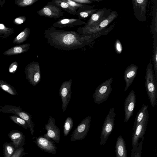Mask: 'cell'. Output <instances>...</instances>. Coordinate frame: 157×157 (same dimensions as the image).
<instances>
[{
    "label": "cell",
    "mask_w": 157,
    "mask_h": 157,
    "mask_svg": "<svg viewBox=\"0 0 157 157\" xmlns=\"http://www.w3.org/2000/svg\"><path fill=\"white\" fill-rule=\"evenodd\" d=\"M45 129L47 132L43 136L56 143H59L60 139V132L59 128L56 124L55 119L50 116Z\"/></svg>",
    "instance_id": "cell-11"
},
{
    "label": "cell",
    "mask_w": 157,
    "mask_h": 157,
    "mask_svg": "<svg viewBox=\"0 0 157 157\" xmlns=\"http://www.w3.org/2000/svg\"><path fill=\"white\" fill-rule=\"evenodd\" d=\"M47 4L56 6L71 15H75L77 14V11L78 9L70 6L62 0H53L48 2Z\"/></svg>",
    "instance_id": "cell-21"
},
{
    "label": "cell",
    "mask_w": 157,
    "mask_h": 157,
    "mask_svg": "<svg viewBox=\"0 0 157 157\" xmlns=\"http://www.w3.org/2000/svg\"><path fill=\"white\" fill-rule=\"evenodd\" d=\"M147 0H132V3L134 14L137 19L140 21H145Z\"/></svg>",
    "instance_id": "cell-16"
},
{
    "label": "cell",
    "mask_w": 157,
    "mask_h": 157,
    "mask_svg": "<svg viewBox=\"0 0 157 157\" xmlns=\"http://www.w3.org/2000/svg\"><path fill=\"white\" fill-rule=\"evenodd\" d=\"M18 67V63L16 61H14L12 63L9 67V72L11 73L14 74L16 71Z\"/></svg>",
    "instance_id": "cell-36"
},
{
    "label": "cell",
    "mask_w": 157,
    "mask_h": 157,
    "mask_svg": "<svg viewBox=\"0 0 157 157\" xmlns=\"http://www.w3.org/2000/svg\"><path fill=\"white\" fill-rule=\"evenodd\" d=\"M145 86L151 106L157 104V80H156L151 62L148 64L146 70Z\"/></svg>",
    "instance_id": "cell-2"
},
{
    "label": "cell",
    "mask_w": 157,
    "mask_h": 157,
    "mask_svg": "<svg viewBox=\"0 0 157 157\" xmlns=\"http://www.w3.org/2000/svg\"><path fill=\"white\" fill-rule=\"evenodd\" d=\"M38 0H16L15 3L19 7H24L31 6Z\"/></svg>",
    "instance_id": "cell-32"
},
{
    "label": "cell",
    "mask_w": 157,
    "mask_h": 157,
    "mask_svg": "<svg viewBox=\"0 0 157 157\" xmlns=\"http://www.w3.org/2000/svg\"><path fill=\"white\" fill-rule=\"evenodd\" d=\"M138 67L134 64H131L125 69L124 78L126 85L124 91H126L132 83L137 73Z\"/></svg>",
    "instance_id": "cell-18"
},
{
    "label": "cell",
    "mask_w": 157,
    "mask_h": 157,
    "mask_svg": "<svg viewBox=\"0 0 157 157\" xmlns=\"http://www.w3.org/2000/svg\"><path fill=\"white\" fill-rule=\"evenodd\" d=\"M115 49L116 51L118 54L121 53L122 48L121 43L119 40H117L115 42Z\"/></svg>",
    "instance_id": "cell-38"
},
{
    "label": "cell",
    "mask_w": 157,
    "mask_h": 157,
    "mask_svg": "<svg viewBox=\"0 0 157 157\" xmlns=\"http://www.w3.org/2000/svg\"><path fill=\"white\" fill-rule=\"evenodd\" d=\"M111 13V10L109 9L103 8L98 10L91 16L84 26L81 27L83 29L93 28L106 18Z\"/></svg>",
    "instance_id": "cell-10"
},
{
    "label": "cell",
    "mask_w": 157,
    "mask_h": 157,
    "mask_svg": "<svg viewBox=\"0 0 157 157\" xmlns=\"http://www.w3.org/2000/svg\"><path fill=\"white\" fill-rule=\"evenodd\" d=\"M136 95L135 92L132 90L126 98L124 103V122L128 121L133 115L136 103Z\"/></svg>",
    "instance_id": "cell-14"
},
{
    "label": "cell",
    "mask_w": 157,
    "mask_h": 157,
    "mask_svg": "<svg viewBox=\"0 0 157 157\" xmlns=\"http://www.w3.org/2000/svg\"><path fill=\"white\" fill-rule=\"evenodd\" d=\"M25 154L24 149L22 147L17 149L10 157H23Z\"/></svg>",
    "instance_id": "cell-35"
},
{
    "label": "cell",
    "mask_w": 157,
    "mask_h": 157,
    "mask_svg": "<svg viewBox=\"0 0 157 157\" xmlns=\"http://www.w3.org/2000/svg\"><path fill=\"white\" fill-rule=\"evenodd\" d=\"M62 1L66 2L70 6L77 9L87 7L90 6L87 4H79L73 1L72 0H62Z\"/></svg>",
    "instance_id": "cell-33"
},
{
    "label": "cell",
    "mask_w": 157,
    "mask_h": 157,
    "mask_svg": "<svg viewBox=\"0 0 157 157\" xmlns=\"http://www.w3.org/2000/svg\"><path fill=\"white\" fill-rule=\"evenodd\" d=\"M30 30L28 27L25 28L14 39L13 43L20 44L26 41L30 35Z\"/></svg>",
    "instance_id": "cell-25"
},
{
    "label": "cell",
    "mask_w": 157,
    "mask_h": 157,
    "mask_svg": "<svg viewBox=\"0 0 157 157\" xmlns=\"http://www.w3.org/2000/svg\"><path fill=\"white\" fill-rule=\"evenodd\" d=\"M93 8V6L90 5L87 7L78 9L77 11L78 18L81 20L85 19L91 16L98 10L97 9H94Z\"/></svg>",
    "instance_id": "cell-23"
},
{
    "label": "cell",
    "mask_w": 157,
    "mask_h": 157,
    "mask_svg": "<svg viewBox=\"0 0 157 157\" xmlns=\"http://www.w3.org/2000/svg\"><path fill=\"white\" fill-rule=\"evenodd\" d=\"M24 72L26 79L32 86H35L40 82V69L38 62L33 61L30 62L25 68Z\"/></svg>",
    "instance_id": "cell-7"
},
{
    "label": "cell",
    "mask_w": 157,
    "mask_h": 157,
    "mask_svg": "<svg viewBox=\"0 0 157 157\" xmlns=\"http://www.w3.org/2000/svg\"><path fill=\"white\" fill-rule=\"evenodd\" d=\"M36 13L39 15L50 18L58 19L63 17L64 13L59 8L47 4Z\"/></svg>",
    "instance_id": "cell-12"
},
{
    "label": "cell",
    "mask_w": 157,
    "mask_h": 157,
    "mask_svg": "<svg viewBox=\"0 0 157 157\" xmlns=\"http://www.w3.org/2000/svg\"><path fill=\"white\" fill-rule=\"evenodd\" d=\"M114 107L110 109L104 121L100 136V144H105L112 131L114 125L116 113Z\"/></svg>",
    "instance_id": "cell-6"
},
{
    "label": "cell",
    "mask_w": 157,
    "mask_h": 157,
    "mask_svg": "<svg viewBox=\"0 0 157 157\" xmlns=\"http://www.w3.org/2000/svg\"><path fill=\"white\" fill-rule=\"evenodd\" d=\"M73 122L70 117H68L65 121L63 127V134L65 136H67L73 127Z\"/></svg>",
    "instance_id": "cell-29"
},
{
    "label": "cell",
    "mask_w": 157,
    "mask_h": 157,
    "mask_svg": "<svg viewBox=\"0 0 157 157\" xmlns=\"http://www.w3.org/2000/svg\"><path fill=\"white\" fill-rule=\"evenodd\" d=\"M86 22L78 18H63L59 19L52 24V26L63 28H72L76 26L85 25Z\"/></svg>",
    "instance_id": "cell-17"
},
{
    "label": "cell",
    "mask_w": 157,
    "mask_h": 157,
    "mask_svg": "<svg viewBox=\"0 0 157 157\" xmlns=\"http://www.w3.org/2000/svg\"><path fill=\"white\" fill-rule=\"evenodd\" d=\"M10 118L15 123L25 129L29 128L28 123L24 119L15 115L9 116Z\"/></svg>",
    "instance_id": "cell-30"
},
{
    "label": "cell",
    "mask_w": 157,
    "mask_h": 157,
    "mask_svg": "<svg viewBox=\"0 0 157 157\" xmlns=\"http://www.w3.org/2000/svg\"><path fill=\"white\" fill-rule=\"evenodd\" d=\"M91 117L88 116L77 126L71 135V140L75 141L83 139L87 135L90 126Z\"/></svg>",
    "instance_id": "cell-9"
},
{
    "label": "cell",
    "mask_w": 157,
    "mask_h": 157,
    "mask_svg": "<svg viewBox=\"0 0 157 157\" xmlns=\"http://www.w3.org/2000/svg\"><path fill=\"white\" fill-rule=\"evenodd\" d=\"M17 149L12 142H5L3 146L4 157H10Z\"/></svg>",
    "instance_id": "cell-26"
},
{
    "label": "cell",
    "mask_w": 157,
    "mask_h": 157,
    "mask_svg": "<svg viewBox=\"0 0 157 157\" xmlns=\"http://www.w3.org/2000/svg\"><path fill=\"white\" fill-rule=\"evenodd\" d=\"M143 140L144 138L141 142L139 143L138 147L135 152L132 154L131 155V157H141Z\"/></svg>",
    "instance_id": "cell-34"
},
{
    "label": "cell",
    "mask_w": 157,
    "mask_h": 157,
    "mask_svg": "<svg viewBox=\"0 0 157 157\" xmlns=\"http://www.w3.org/2000/svg\"><path fill=\"white\" fill-rule=\"evenodd\" d=\"M26 20V18L25 16H19L14 19L13 22L15 24L19 25L23 23Z\"/></svg>",
    "instance_id": "cell-37"
},
{
    "label": "cell",
    "mask_w": 157,
    "mask_h": 157,
    "mask_svg": "<svg viewBox=\"0 0 157 157\" xmlns=\"http://www.w3.org/2000/svg\"><path fill=\"white\" fill-rule=\"evenodd\" d=\"M118 15L117 13L115 11H111L110 15L105 19L94 27L89 29H83L80 27L77 29V32L83 35H95L101 31L113 21Z\"/></svg>",
    "instance_id": "cell-5"
},
{
    "label": "cell",
    "mask_w": 157,
    "mask_h": 157,
    "mask_svg": "<svg viewBox=\"0 0 157 157\" xmlns=\"http://www.w3.org/2000/svg\"><path fill=\"white\" fill-rule=\"evenodd\" d=\"M73 1L81 4H91L93 2L92 0H72Z\"/></svg>",
    "instance_id": "cell-39"
},
{
    "label": "cell",
    "mask_w": 157,
    "mask_h": 157,
    "mask_svg": "<svg viewBox=\"0 0 157 157\" xmlns=\"http://www.w3.org/2000/svg\"><path fill=\"white\" fill-rule=\"evenodd\" d=\"M0 88L11 95L15 96L18 94L14 87L2 80H0Z\"/></svg>",
    "instance_id": "cell-27"
},
{
    "label": "cell",
    "mask_w": 157,
    "mask_h": 157,
    "mask_svg": "<svg viewBox=\"0 0 157 157\" xmlns=\"http://www.w3.org/2000/svg\"><path fill=\"white\" fill-rule=\"evenodd\" d=\"M148 106L143 104L142 105L139 110L135 119L134 123V125L132 128V131H134L136 128L142 120L144 117L145 116L147 113L148 112Z\"/></svg>",
    "instance_id": "cell-24"
},
{
    "label": "cell",
    "mask_w": 157,
    "mask_h": 157,
    "mask_svg": "<svg viewBox=\"0 0 157 157\" xmlns=\"http://www.w3.org/2000/svg\"><path fill=\"white\" fill-rule=\"evenodd\" d=\"M113 81V78L111 77L97 88L92 95L95 104H99L107 100L112 90L111 84Z\"/></svg>",
    "instance_id": "cell-4"
},
{
    "label": "cell",
    "mask_w": 157,
    "mask_h": 157,
    "mask_svg": "<svg viewBox=\"0 0 157 157\" xmlns=\"http://www.w3.org/2000/svg\"><path fill=\"white\" fill-rule=\"evenodd\" d=\"M148 118L149 114L147 112L133 132L132 137V149L131 155L137 149L139 139L144 138L143 136L147 128Z\"/></svg>",
    "instance_id": "cell-8"
},
{
    "label": "cell",
    "mask_w": 157,
    "mask_h": 157,
    "mask_svg": "<svg viewBox=\"0 0 157 157\" xmlns=\"http://www.w3.org/2000/svg\"><path fill=\"white\" fill-rule=\"evenodd\" d=\"M72 80L64 81L62 83L59 89V95L62 102V109L63 112L66 110L70 101L71 94Z\"/></svg>",
    "instance_id": "cell-13"
},
{
    "label": "cell",
    "mask_w": 157,
    "mask_h": 157,
    "mask_svg": "<svg viewBox=\"0 0 157 157\" xmlns=\"http://www.w3.org/2000/svg\"><path fill=\"white\" fill-rule=\"evenodd\" d=\"M43 35L48 45L55 49L65 51H84L86 47L92 45L96 36L82 35L74 31L57 29L52 26L44 30Z\"/></svg>",
    "instance_id": "cell-1"
},
{
    "label": "cell",
    "mask_w": 157,
    "mask_h": 157,
    "mask_svg": "<svg viewBox=\"0 0 157 157\" xmlns=\"http://www.w3.org/2000/svg\"><path fill=\"white\" fill-rule=\"evenodd\" d=\"M8 136L16 149L23 147L25 144V136L22 132L19 130H11Z\"/></svg>",
    "instance_id": "cell-19"
},
{
    "label": "cell",
    "mask_w": 157,
    "mask_h": 157,
    "mask_svg": "<svg viewBox=\"0 0 157 157\" xmlns=\"http://www.w3.org/2000/svg\"><path fill=\"white\" fill-rule=\"evenodd\" d=\"M0 124H1V121H0Z\"/></svg>",
    "instance_id": "cell-41"
},
{
    "label": "cell",
    "mask_w": 157,
    "mask_h": 157,
    "mask_svg": "<svg viewBox=\"0 0 157 157\" xmlns=\"http://www.w3.org/2000/svg\"><path fill=\"white\" fill-rule=\"evenodd\" d=\"M115 152L116 157H127L125 143L123 138L121 135L117 139Z\"/></svg>",
    "instance_id": "cell-22"
},
{
    "label": "cell",
    "mask_w": 157,
    "mask_h": 157,
    "mask_svg": "<svg viewBox=\"0 0 157 157\" xmlns=\"http://www.w3.org/2000/svg\"><path fill=\"white\" fill-rule=\"evenodd\" d=\"M31 44L27 43L13 46L4 52L5 56H11L22 54L27 52L30 48Z\"/></svg>",
    "instance_id": "cell-20"
},
{
    "label": "cell",
    "mask_w": 157,
    "mask_h": 157,
    "mask_svg": "<svg viewBox=\"0 0 157 157\" xmlns=\"http://www.w3.org/2000/svg\"><path fill=\"white\" fill-rule=\"evenodd\" d=\"M0 112L12 113L25 120L28 124L32 135H33L35 124L32 120V117L29 113L23 111L20 106L5 105L0 106Z\"/></svg>",
    "instance_id": "cell-3"
},
{
    "label": "cell",
    "mask_w": 157,
    "mask_h": 157,
    "mask_svg": "<svg viewBox=\"0 0 157 157\" xmlns=\"http://www.w3.org/2000/svg\"><path fill=\"white\" fill-rule=\"evenodd\" d=\"M52 141L44 136H40L36 138L35 143L42 150L49 153L56 155L57 147Z\"/></svg>",
    "instance_id": "cell-15"
},
{
    "label": "cell",
    "mask_w": 157,
    "mask_h": 157,
    "mask_svg": "<svg viewBox=\"0 0 157 157\" xmlns=\"http://www.w3.org/2000/svg\"><path fill=\"white\" fill-rule=\"evenodd\" d=\"M157 38L154 39L153 44V60L154 65V71L155 78L157 80Z\"/></svg>",
    "instance_id": "cell-31"
},
{
    "label": "cell",
    "mask_w": 157,
    "mask_h": 157,
    "mask_svg": "<svg viewBox=\"0 0 157 157\" xmlns=\"http://www.w3.org/2000/svg\"><path fill=\"white\" fill-rule=\"evenodd\" d=\"M5 1L6 0H0V6H1V7H2Z\"/></svg>",
    "instance_id": "cell-40"
},
{
    "label": "cell",
    "mask_w": 157,
    "mask_h": 157,
    "mask_svg": "<svg viewBox=\"0 0 157 157\" xmlns=\"http://www.w3.org/2000/svg\"><path fill=\"white\" fill-rule=\"evenodd\" d=\"M14 32L12 28L8 27L2 23H0V37L6 39Z\"/></svg>",
    "instance_id": "cell-28"
}]
</instances>
